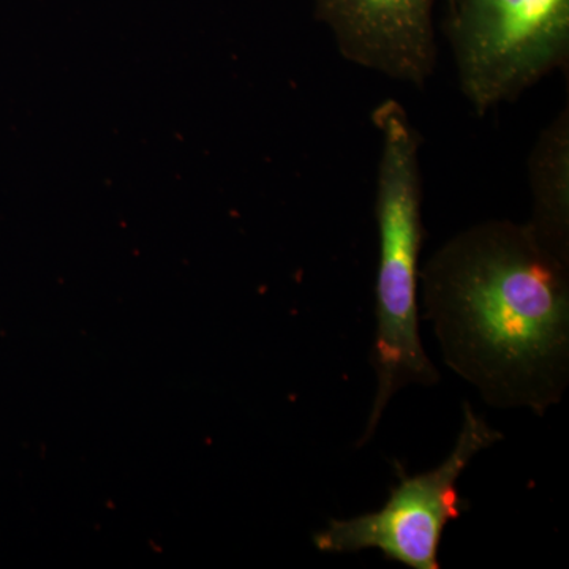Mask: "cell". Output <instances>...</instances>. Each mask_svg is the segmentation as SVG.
Listing matches in <instances>:
<instances>
[{
    "label": "cell",
    "instance_id": "6",
    "mask_svg": "<svg viewBox=\"0 0 569 569\" xmlns=\"http://www.w3.org/2000/svg\"><path fill=\"white\" fill-rule=\"evenodd\" d=\"M531 231L569 263V104L538 134L529 157Z\"/></svg>",
    "mask_w": 569,
    "mask_h": 569
},
{
    "label": "cell",
    "instance_id": "3",
    "mask_svg": "<svg viewBox=\"0 0 569 569\" xmlns=\"http://www.w3.org/2000/svg\"><path fill=\"white\" fill-rule=\"evenodd\" d=\"M460 93L478 114L515 102L569 59V0H445Z\"/></svg>",
    "mask_w": 569,
    "mask_h": 569
},
{
    "label": "cell",
    "instance_id": "5",
    "mask_svg": "<svg viewBox=\"0 0 569 569\" xmlns=\"http://www.w3.org/2000/svg\"><path fill=\"white\" fill-rule=\"evenodd\" d=\"M337 50L388 80L422 88L437 67L438 0H313Z\"/></svg>",
    "mask_w": 569,
    "mask_h": 569
},
{
    "label": "cell",
    "instance_id": "4",
    "mask_svg": "<svg viewBox=\"0 0 569 569\" xmlns=\"http://www.w3.org/2000/svg\"><path fill=\"white\" fill-rule=\"evenodd\" d=\"M462 408L458 440L440 466L407 475L396 463L399 482L383 507L355 518L329 520L313 535V546L323 553L380 550L385 559L410 569H440L443 531L470 508L458 488L459 478L479 452L503 440V433L470 403L463 402Z\"/></svg>",
    "mask_w": 569,
    "mask_h": 569
},
{
    "label": "cell",
    "instance_id": "2",
    "mask_svg": "<svg viewBox=\"0 0 569 569\" xmlns=\"http://www.w3.org/2000/svg\"><path fill=\"white\" fill-rule=\"evenodd\" d=\"M372 122L380 137L373 208L378 233L377 326L370 355L377 391L356 448L366 447L376 437L397 392L411 385L432 388L440 383V372L419 332V258L425 242L421 137L403 104L395 99L378 104Z\"/></svg>",
    "mask_w": 569,
    "mask_h": 569
},
{
    "label": "cell",
    "instance_id": "1",
    "mask_svg": "<svg viewBox=\"0 0 569 569\" xmlns=\"http://www.w3.org/2000/svg\"><path fill=\"white\" fill-rule=\"evenodd\" d=\"M443 362L488 406L545 417L569 387V263L529 223L485 220L419 269Z\"/></svg>",
    "mask_w": 569,
    "mask_h": 569
}]
</instances>
